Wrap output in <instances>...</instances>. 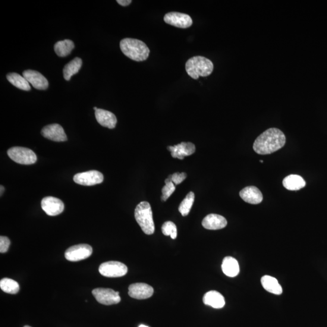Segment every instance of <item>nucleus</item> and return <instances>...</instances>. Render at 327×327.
I'll list each match as a JSON object with an SVG mask.
<instances>
[{"label": "nucleus", "mask_w": 327, "mask_h": 327, "mask_svg": "<svg viewBox=\"0 0 327 327\" xmlns=\"http://www.w3.org/2000/svg\"><path fill=\"white\" fill-rule=\"evenodd\" d=\"M0 288L9 294H17L20 290V286L17 281L9 278H3L0 281Z\"/></svg>", "instance_id": "26"}, {"label": "nucleus", "mask_w": 327, "mask_h": 327, "mask_svg": "<svg viewBox=\"0 0 327 327\" xmlns=\"http://www.w3.org/2000/svg\"><path fill=\"white\" fill-rule=\"evenodd\" d=\"M138 327H149V326H146V325H140L139 326H138Z\"/></svg>", "instance_id": "34"}, {"label": "nucleus", "mask_w": 327, "mask_h": 327, "mask_svg": "<svg viewBox=\"0 0 327 327\" xmlns=\"http://www.w3.org/2000/svg\"><path fill=\"white\" fill-rule=\"evenodd\" d=\"M162 232L165 236H171L173 240H175L177 237V226L173 222L167 221L164 223L162 226Z\"/></svg>", "instance_id": "28"}, {"label": "nucleus", "mask_w": 327, "mask_h": 327, "mask_svg": "<svg viewBox=\"0 0 327 327\" xmlns=\"http://www.w3.org/2000/svg\"><path fill=\"white\" fill-rule=\"evenodd\" d=\"M282 184L286 189L297 191L306 186V182L300 175H290L284 179Z\"/></svg>", "instance_id": "21"}, {"label": "nucleus", "mask_w": 327, "mask_h": 327, "mask_svg": "<svg viewBox=\"0 0 327 327\" xmlns=\"http://www.w3.org/2000/svg\"><path fill=\"white\" fill-rule=\"evenodd\" d=\"M93 109H94V111H96V110L98 109V108H97L96 107H94Z\"/></svg>", "instance_id": "35"}, {"label": "nucleus", "mask_w": 327, "mask_h": 327, "mask_svg": "<svg viewBox=\"0 0 327 327\" xmlns=\"http://www.w3.org/2000/svg\"><path fill=\"white\" fill-rule=\"evenodd\" d=\"M23 76L26 78L29 84L38 90H46L49 86L48 80L40 72L27 70L23 72Z\"/></svg>", "instance_id": "14"}, {"label": "nucleus", "mask_w": 327, "mask_h": 327, "mask_svg": "<svg viewBox=\"0 0 327 327\" xmlns=\"http://www.w3.org/2000/svg\"><path fill=\"white\" fill-rule=\"evenodd\" d=\"M260 282L263 287L270 293L280 295L282 293V288L279 284L278 280L271 276L265 275L263 276Z\"/></svg>", "instance_id": "22"}, {"label": "nucleus", "mask_w": 327, "mask_h": 327, "mask_svg": "<svg viewBox=\"0 0 327 327\" xmlns=\"http://www.w3.org/2000/svg\"><path fill=\"white\" fill-rule=\"evenodd\" d=\"M153 293V287L144 283L132 284L128 287V295L137 300H146L152 297Z\"/></svg>", "instance_id": "13"}, {"label": "nucleus", "mask_w": 327, "mask_h": 327, "mask_svg": "<svg viewBox=\"0 0 327 327\" xmlns=\"http://www.w3.org/2000/svg\"><path fill=\"white\" fill-rule=\"evenodd\" d=\"M74 48V43L70 40L59 41L54 46L55 52L59 57L67 56Z\"/></svg>", "instance_id": "24"}, {"label": "nucleus", "mask_w": 327, "mask_h": 327, "mask_svg": "<svg viewBox=\"0 0 327 327\" xmlns=\"http://www.w3.org/2000/svg\"><path fill=\"white\" fill-rule=\"evenodd\" d=\"M171 176L172 181L175 185L181 184L187 178V174L185 173H181V174L180 173H175L174 174Z\"/></svg>", "instance_id": "31"}, {"label": "nucleus", "mask_w": 327, "mask_h": 327, "mask_svg": "<svg viewBox=\"0 0 327 327\" xmlns=\"http://www.w3.org/2000/svg\"><path fill=\"white\" fill-rule=\"evenodd\" d=\"M42 208L47 215L57 216L64 211V204L58 198L53 197L44 198L41 203Z\"/></svg>", "instance_id": "11"}, {"label": "nucleus", "mask_w": 327, "mask_h": 327, "mask_svg": "<svg viewBox=\"0 0 327 327\" xmlns=\"http://www.w3.org/2000/svg\"><path fill=\"white\" fill-rule=\"evenodd\" d=\"M135 218L138 224L146 235H152L155 232V224L150 204L146 201L141 202L135 210Z\"/></svg>", "instance_id": "4"}, {"label": "nucleus", "mask_w": 327, "mask_h": 327, "mask_svg": "<svg viewBox=\"0 0 327 327\" xmlns=\"http://www.w3.org/2000/svg\"><path fill=\"white\" fill-rule=\"evenodd\" d=\"M223 273L228 277L234 278L240 273V266L237 260L231 256L225 257L222 264Z\"/></svg>", "instance_id": "20"}, {"label": "nucleus", "mask_w": 327, "mask_h": 327, "mask_svg": "<svg viewBox=\"0 0 327 327\" xmlns=\"http://www.w3.org/2000/svg\"><path fill=\"white\" fill-rule=\"evenodd\" d=\"M93 249L90 245L82 244L69 247L65 252L66 259L72 262L80 261L88 258L92 254Z\"/></svg>", "instance_id": "7"}, {"label": "nucleus", "mask_w": 327, "mask_h": 327, "mask_svg": "<svg viewBox=\"0 0 327 327\" xmlns=\"http://www.w3.org/2000/svg\"><path fill=\"white\" fill-rule=\"evenodd\" d=\"M10 245L11 241L8 237H3V236L0 237V252L2 253L7 252Z\"/></svg>", "instance_id": "30"}, {"label": "nucleus", "mask_w": 327, "mask_h": 327, "mask_svg": "<svg viewBox=\"0 0 327 327\" xmlns=\"http://www.w3.org/2000/svg\"><path fill=\"white\" fill-rule=\"evenodd\" d=\"M100 274L108 278L122 277L127 274L128 269L123 263L118 261H108L101 264Z\"/></svg>", "instance_id": "6"}, {"label": "nucleus", "mask_w": 327, "mask_h": 327, "mask_svg": "<svg viewBox=\"0 0 327 327\" xmlns=\"http://www.w3.org/2000/svg\"><path fill=\"white\" fill-rule=\"evenodd\" d=\"M194 201V194L192 191H190L179 206V212L181 213L182 216H186L190 213Z\"/></svg>", "instance_id": "27"}, {"label": "nucleus", "mask_w": 327, "mask_h": 327, "mask_svg": "<svg viewBox=\"0 0 327 327\" xmlns=\"http://www.w3.org/2000/svg\"><path fill=\"white\" fill-rule=\"evenodd\" d=\"M202 225L206 229L216 231L225 227L227 225V221L222 216L217 214H210L204 218Z\"/></svg>", "instance_id": "16"}, {"label": "nucleus", "mask_w": 327, "mask_h": 327, "mask_svg": "<svg viewBox=\"0 0 327 327\" xmlns=\"http://www.w3.org/2000/svg\"><path fill=\"white\" fill-rule=\"evenodd\" d=\"M82 64H83L82 59L77 57L66 64L63 69L64 79L67 81L70 80L73 75L77 74L80 71Z\"/></svg>", "instance_id": "23"}, {"label": "nucleus", "mask_w": 327, "mask_h": 327, "mask_svg": "<svg viewBox=\"0 0 327 327\" xmlns=\"http://www.w3.org/2000/svg\"><path fill=\"white\" fill-rule=\"evenodd\" d=\"M8 155L14 162L20 165H33L37 161L36 154L26 147H12L8 150Z\"/></svg>", "instance_id": "5"}, {"label": "nucleus", "mask_w": 327, "mask_h": 327, "mask_svg": "<svg viewBox=\"0 0 327 327\" xmlns=\"http://www.w3.org/2000/svg\"><path fill=\"white\" fill-rule=\"evenodd\" d=\"M95 117L101 125L111 129L115 127L117 122V119L113 113L104 109H97L95 111Z\"/></svg>", "instance_id": "18"}, {"label": "nucleus", "mask_w": 327, "mask_h": 327, "mask_svg": "<svg viewBox=\"0 0 327 327\" xmlns=\"http://www.w3.org/2000/svg\"><path fill=\"white\" fill-rule=\"evenodd\" d=\"M8 80L15 87L21 90L29 91L31 89L30 84L26 78L16 73H10L6 75Z\"/></svg>", "instance_id": "25"}, {"label": "nucleus", "mask_w": 327, "mask_h": 327, "mask_svg": "<svg viewBox=\"0 0 327 327\" xmlns=\"http://www.w3.org/2000/svg\"><path fill=\"white\" fill-rule=\"evenodd\" d=\"M260 162H263V160H260Z\"/></svg>", "instance_id": "36"}, {"label": "nucleus", "mask_w": 327, "mask_h": 327, "mask_svg": "<svg viewBox=\"0 0 327 327\" xmlns=\"http://www.w3.org/2000/svg\"><path fill=\"white\" fill-rule=\"evenodd\" d=\"M4 191H5V187L2 186V185H1V196L2 195V193L4 192Z\"/></svg>", "instance_id": "33"}, {"label": "nucleus", "mask_w": 327, "mask_h": 327, "mask_svg": "<svg viewBox=\"0 0 327 327\" xmlns=\"http://www.w3.org/2000/svg\"><path fill=\"white\" fill-rule=\"evenodd\" d=\"M203 303L206 306L216 309H222L225 304L224 297L219 292L215 290L210 291L204 295Z\"/></svg>", "instance_id": "19"}, {"label": "nucleus", "mask_w": 327, "mask_h": 327, "mask_svg": "<svg viewBox=\"0 0 327 327\" xmlns=\"http://www.w3.org/2000/svg\"><path fill=\"white\" fill-rule=\"evenodd\" d=\"M166 185L162 188L161 200L166 201L169 199L175 190V186L172 181H165Z\"/></svg>", "instance_id": "29"}, {"label": "nucleus", "mask_w": 327, "mask_h": 327, "mask_svg": "<svg viewBox=\"0 0 327 327\" xmlns=\"http://www.w3.org/2000/svg\"><path fill=\"white\" fill-rule=\"evenodd\" d=\"M164 20L167 24L182 29H187L193 24L192 19L189 15L180 12H169L165 15Z\"/></svg>", "instance_id": "10"}, {"label": "nucleus", "mask_w": 327, "mask_h": 327, "mask_svg": "<svg viewBox=\"0 0 327 327\" xmlns=\"http://www.w3.org/2000/svg\"><path fill=\"white\" fill-rule=\"evenodd\" d=\"M116 2L122 6H127L131 4L132 1L131 0H117Z\"/></svg>", "instance_id": "32"}, {"label": "nucleus", "mask_w": 327, "mask_h": 327, "mask_svg": "<svg viewBox=\"0 0 327 327\" xmlns=\"http://www.w3.org/2000/svg\"><path fill=\"white\" fill-rule=\"evenodd\" d=\"M214 69L213 62L202 56L190 58L185 64V70L191 78L198 80L200 77H206L211 75Z\"/></svg>", "instance_id": "3"}, {"label": "nucleus", "mask_w": 327, "mask_h": 327, "mask_svg": "<svg viewBox=\"0 0 327 327\" xmlns=\"http://www.w3.org/2000/svg\"><path fill=\"white\" fill-rule=\"evenodd\" d=\"M173 158L184 159L185 156H190L195 152L196 147L193 143L182 142L174 146H169Z\"/></svg>", "instance_id": "15"}, {"label": "nucleus", "mask_w": 327, "mask_h": 327, "mask_svg": "<svg viewBox=\"0 0 327 327\" xmlns=\"http://www.w3.org/2000/svg\"><path fill=\"white\" fill-rule=\"evenodd\" d=\"M286 138L277 128H270L260 134L254 141L253 149L259 155H269L284 146Z\"/></svg>", "instance_id": "1"}, {"label": "nucleus", "mask_w": 327, "mask_h": 327, "mask_svg": "<svg viewBox=\"0 0 327 327\" xmlns=\"http://www.w3.org/2000/svg\"><path fill=\"white\" fill-rule=\"evenodd\" d=\"M240 195L245 202L251 204H258L263 200L261 191L254 186L245 187L240 191Z\"/></svg>", "instance_id": "17"}, {"label": "nucleus", "mask_w": 327, "mask_h": 327, "mask_svg": "<svg viewBox=\"0 0 327 327\" xmlns=\"http://www.w3.org/2000/svg\"><path fill=\"white\" fill-rule=\"evenodd\" d=\"M42 135L47 139L56 141V142H62L68 140L63 128L58 124L46 125L42 129Z\"/></svg>", "instance_id": "12"}, {"label": "nucleus", "mask_w": 327, "mask_h": 327, "mask_svg": "<svg viewBox=\"0 0 327 327\" xmlns=\"http://www.w3.org/2000/svg\"><path fill=\"white\" fill-rule=\"evenodd\" d=\"M92 295L99 303L106 306L118 304L121 301L119 292L115 291L112 289L95 288L93 290Z\"/></svg>", "instance_id": "8"}, {"label": "nucleus", "mask_w": 327, "mask_h": 327, "mask_svg": "<svg viewBox=\"0 0 327 327\" xmlns=\"http://www.w3.org/2000/svg\"><path fill=\"white\" fill-rule=\"evenodd\" d=\"M122 53L135 61H143L149 57L150 50L142 41L134 39H124L120 42Z\"/></svg>", "instance_id": "2"}, {"label": "nucleus", "mask_w": 327, "mask_h": 327, "mask_svg": "<svg viewBox=\"0 0 327 327\" xmlns=\"http://www.w3.org/2000/svg\"><path fill=\"white\" fill-rule=\"evenodd\" d=\"M103 180V175L97 171L78 173L74 177L75 183L85 185V186H92V185L101 184Z\"/></svg>", "instance_id": "9"}]
</instances>
